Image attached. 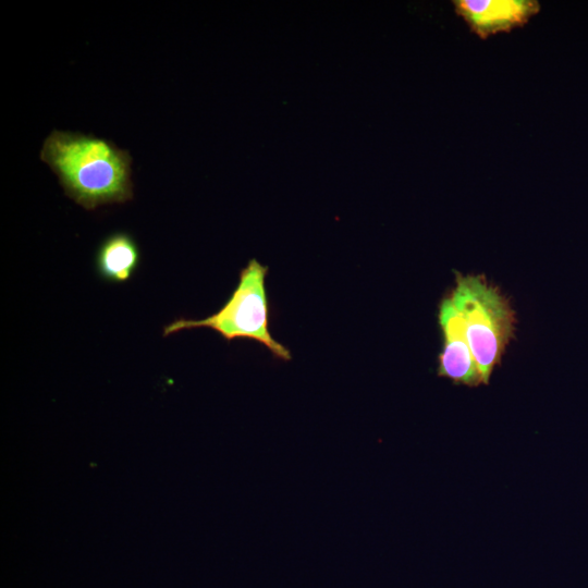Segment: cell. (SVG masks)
<instances>
[{"label":"cell","mask_w":588,"mask_h":588,"mask_svg":"<svg viewBox=\"0 0 588 588\" xmlns=\"http://www.w3.org/2000/svg\"><path fill=\"white\" fill-rule=\"evenodd\" d=\"M39 158L57 175L64 194L86 210L134 197L133 158L107 138L53 130Z\"/></svg>","instance_id":"cell-1"},{"label":"cell","mask_w":588,"mask_h":588,"mask_svg":"<svg viewBox=\"0 0 588 588\" xmlns=\"http://www.w3.org/2000/svg\"><path fill=\"white\" fill-rule=\"evenodd\" d=\"M268 267L250 259L240 271L238 282L223 306L204 319L177 318L163 328L162 335L196 328L218 332L228 342L248 339L261 343L277 359L290 360L291 352L269 331V301L266 290Z\"/></svg>","instance_id":"cell-2"},{"label":"cell","mask_w":588,"mask_h":588,"mask_svg":"<svg viewBox=\"0 0 588 588\" xmlns=\"http://www.w3.org/2000/svg\"><path fill=\"white\" fill-rule=\"evenodd\" d=\"M460 310L482 382L489 383L514 333V311L483 277L457 274L450 294Z\"/></svg>","instance_id":"cell-3"},{"label":"cell","mask_w":588,"mask_h":588,"mask_svg":"<svg viewBox=\"0 0 588 588\" xmlns=\"http://www.w3.org/2000/svg\"><path fill=\"white\" fill-rule=\"evenodd\" d=\"M438 319L443 340L438 376L456 384L479 385L482 378L469 345L464 319L450 295L441 301Z\"/></svg>","instance_id":"cell-4"},{"label":"cell","mask_w":588,"mask_h":588,"mask_svg":"<svg viewBox=\"0 0 588 588\" xmlns=\"http://www.w3.org/2000/svg\"><path fill=\"white\" fill-rule=\"evenodd\" d=\"M457 13L480 37L506 32L526 23L539 11L532 0H457Z\"/></svg>","instance_id":"cell-5"},{"label":"cell","mask_w":588,"mask_h":588,"mask_svg":"<svg viewBox=\"0 0 588 588\" xmlns=\"http://www.w3.org/2000/svg\"><path fill=\"white\" fill-rule=\"evenodd\" d=\"M140 262V250L135 238L125 231L106 236L95 254L97 274L111 283L127 282Z\"/></svg>","instance_id":"cell-6"}]
</instances>
